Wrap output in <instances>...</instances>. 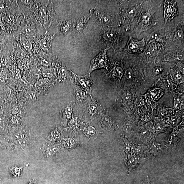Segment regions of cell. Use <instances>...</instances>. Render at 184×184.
<instances>
[{
	"mask_svg": "<svg viewBox=\"0 0 184 184\" xmlns=\"http://www.w3.org/2000/svg\"><path fill=\"white\" fill-rule=\"evenodd\" d=\"M60 75L62 78H65L67 76L68 71L64 67H60L59 70Z\"/></svg>",
	"mask_w": 184,
	"mask_h": 184,
	"instance_id": "obj_28",
	"label": "cell"
},
{
	"mask_svg": "<svg viewBox=\"0 0 184 184\" xmlns=\"http://www.w3.org/2000/svg\"><path fill=\"white\" fill-rule=\"evenodd\" d=\"M64 146L67 148H71L73 147L75 145V142L71 139H66L63 142Z\"/></svg>",
	"mask_w": 184,
	"mask_h": 184,
	"instance_id": "obj_20",
	"label": "cell"
},
{
	"mask_svg": "<svg viewBox=\"0 0 184 184\" xmlns=\"http://www.w3.org/2000/svg\"><path fill=\"white\" fill-rule=\"evenodd\" d=\"M2 123V119L0 118V124Z\"/></svg>",
	"mask_w": 184,
	"mask_h": 184,
	"instance_id": "obj_37",
	"label": "cell"
},
{
	"mask_svg": "<svg viewBox=\"0 0 184 184\" xmlns=\"http://www.w3.org/2000/svg\"><path fill=\"white\" fill-rule=\"evenodd\" d=\"M78 80L81 86L90 95L92 89V81L89 75L84 76L76 75Z\"/></svg>",
	"mask_w": 184,
	"mask_h": 184,
	"instance_id": "obj_12",
	"label": "cell"
},
{
	"mask_svg": "<svg viewBox=\"0 0 184 184\" xmlns=\"http://www.w3.org/2000/svg\"><path fill=\"white\" fill-rule=\"evenodd\" d=\"M74 21L72 20L65 21L60 25V30L63 34L68 33L73 28Z\"/></svg>",
	"mask_w": 184,
	"mask_h": 184,
	"instance_id": "obj_13",
	"label": "cell"
},
{
	"mask_svg": "<svg viewBox=\"0 0 184 184\" xmlns=\"http://www.w3.org/2000/svg\"><path fill=\"white\" fill-rule=\"evenodd\" d=\"M76 96L77 99L79 101H82L86 97V94L84 91L80 89L77 90L76 92Z\"/></svg>",
	"mask_w": 184,
	"mask_h": 184,
	"instance_id": "obj_21",
	"label": "cell"
},
{
	"mask_svg": "<svg viewBox=\"0 0 184 184\" xmlns=\"http://www.w3.org/2000/svg\"><path fill=\"white\" fill-rule=\"evenodd\" d=\"M152 66V72L154 75L158 76L162 74L165 71V66L163 64H158Z\"/></svg>",
	"mask_w": 184,
	"mask_h": 184,
	"instance_id": "obj_15",
	"label": "cell"
},
{
	"mask_svg": "<svg viewBox=\"0 0 184 184\" xmlns=\"http://www.w3.org/2000/svg\"><path fill=\"white\" fill-rule=\"evenodd\" d=\"M12 173L15 177L19 176L21 173V169L20 168L15 167L12 169Z\"/></svg>",
	"mask_w": 184,
	"mask_h": 184,
	"instance_id": "obj_30",
	"label": "cell"
},
{
	"mask_svg": "<svg viewBox=\"0 0 184 184\" xmlns=\"http://www.w3.org/2000/svg\"><path fill=\"white\" fill-rule=\"evenodd\" d=\"M51 135L52 139L54 140L59 139L60 138V134L57 129L52 131L51 133Z\"/></svg>",
	"mask_w": 184,
	"mask_h": 184,
	"instance_id": "obj_25",
	"label": "cell"
},
{
	"mask_svg": "<svg viewBox=\"0 0 184 184\" xmlns=\"http://www.w3.org/2000/svg\"><path fill=\"white\" fill-rule=\"evenodd\" d=\"M184 49L169 51L165 56L163 61L172 62L177 61L180 65L183 67Z\"/></svg>",
	"mask_w": 184,
	"mask_h": 184,
	"instance_id": "obj_10",
	"label": "cell"
},
{
	"mask_svg": "<svg viewBox=\"0 0 184 184\" xmlns=\"http://www.w3.org/2000/svg\"><path fill=\"white\" fill-rule=\"evenodd\" d=\"M147 43L144 38L134 39L131 33L124 50L129 54L139 55L144 52Z\"/></svg>",
	"mask_w": 184,
	"mask_h": 184,
	"instance_id": "obj_8",
	"label": "cell"
},
{
	"mask_svg": "<svg viewBox=\"0 0 184 184\" xmlns=\"http://www.w3.org/2000/svg\"><path fill=\"white\" fill-rule=\"evenodd\" d=\"M121 26L131 33L142 12L143 1H118Z\"/></svg>",
	"mask_w": 184,
	"mask_h": 184,
	"instance_id": "obj_2",
	"label": "cell"
},
{
	"mask_svg": "<svg viewBox=\"0 0 184 184\" xmlns=\"http://www.w3.org/2000/svg\"><path fill=\"white\" fill-rule=\"evenodd\" d=\"M158 92V89L152 90L151 91L150 94L153 100L159 97V93Z\"/></svg>",
	"mask_w": 184,
	"mask_h": 184,
	"instance_id": "obj_32",
	"label": "cell"
},
{
	"mask_svg": "<svg viewBox=\"0 0 184 184\" xmlns=\"http://www.w3.org/2000/svg\"><path fill=\"white\" fill-rule=\"evenodd\" d=\"M98 109V107L95 103H92L90 105L89 109V113L92 115L94 114L97 112Z\"/></svg>",
	"mask_w": 184,
	"mask_h": 184,
	"instance_id": "obj_26",
	"label": "cell"
},
{
	"mask_svg": "<svg viewBox=\"0 0 184 184\" xmlns=\"http://www.w3.org/2000/svg\"><path fill=\"white\" fill-rule=\"evenodd\" d=\"M139 163V158L134 156H130V158L129 159L128 161L129 172H131L135 169Z\"/></svg>",
	"mask_w": 184,
	"mask_h": 184,
	"instance_id": "obj_14",
	"label": "cell"
},
{
	"mask_svg": "<svg viewBox=\"0 0 184 184\" xmlns=\"http://www.w3.org/2000/svg\"><path fill=\"white\" fill-rule=\"evenodd\" d=\"M24 52L21 50H18L16 52V54L18 56L20 57L24 56Z\"/></svg>",
	"mask_w": 184,
	"mask_h": 184,
	"instance_id": "obj_36",
	"label": "cell"
},
{
	"mask_svg": "<svg viewBox=\"0 0 184 184\" xmlns=\"http://www.w3.org/2000/svg\"><path fill=\"white\" fill-rule=\"evenodd\" d=\"M123 98L125 100L128 101L130 100L131 98V94L129 92H125L123 95Z\"/></svg>",
	"mask_w": 184,
	"mask_h": 184,
	"instance_id": "obj_34",
	"label": "cell"
},
{
	"mask_svg": "<svg viewBox=\"0 0 184 184\" xmlns=\"http://www.w3.org/2000/svg\"><path fill=\"white\" fill-rule=\"evenodd\" d=\"M131 142L130 141H125L124 145V149L126 153L130 152L131 148Z\"/></svg>",
	"mask_w": 184,
	"mask_h": 184,
	"instance_id": "obj_29",
	"label": "cell"
},
{
	"mask_svg": "<svg viewBox=\"0 0 184 184\" xmlns=\"http://www.w3.org/2000/svg\"><path fill=\"white\" fill-rule=\"evenodd\" d=\"M90 16H85L74 21L73 28L78 33H81L86 28L90 18Z\"/></svg>",
	"mask_w": 184,
	"mask_h": 184,
	"instance_id": "obj_11",
	"label": "cell"
},
{
	"mask_svg": "<svg viewBox=\"0 0 184 184\" xmlns=\"http://www.w3.org/2000/svg\"><path fill=\"white\" fill-rule=\"evenodd\" d=\"M163 1H143L141 16L131 33L134 39H138L143 32L157 25L164 24L162 5Z\"/></svg>",
	"mask_w": 184,
	"mask_h": 184,
	"instance_id": "obj_1",
	"label": "cell"
},
{
	"mask_svg": "<svg viewBox=\"0 0 184 184\" xmlns=\"http://www.w3.org/2000/svg\"><path fill=\"white\" fill-rule=\"evenodd\" d=\"M109 49L106 48L102 49L100 53L92 60L89 75H90L92 71L99 68H104L108 70V58L107 53Z\"/></svg>",
	"mask_w": 184,
	"mask_h": 184,
	"instance_id": "obj_9",
	"label": "cell"
},
{
	"mask_svg": "<svg viewBox=\"0 0 184 184\" xmlns=\"http://www.w3.org/2000/svg\"><path fill=\"white\" fill-rule=\"evenodd\" d=\"M103 29L101 39L106 48H112L114 50L124 49L131 34L130 32L122 27Z\"/></svg>",
	"mask_w": 184,
	"mask_h": 184,
	"instance_id": "obj_4",
	"label": "cell"
},
{
	"mask_svg": "<svg viewBox=\"0 0 184 184\" xmlns=\"http://www.w3.org/2000/svg\"><path fill=\"white\" fill-rule=\"evenodd\" d=\"M40 15L41 18L44 21L46 20L48 17L46 9L45 8H43L41 10L40 12Z\"/></svg>",
	"mask_w": 184,
	"mask_h": 184,
	"instance_id": "obj_27",
	"label": "cell"
},
{
	"mask_svg": "<svg viewBox=\"0 0 184 184\" xmlns=\"http://www.w3.org/2000/svg\"><path fill=\"white\" fill-rule=\"evenodd\" d=\"M184 13L163 26V35L169 51L184 49Z\"/></svg>",
	"mask_w": 184,
	"mask_h": 184,
	"instance_id": "obj_3",
	"label": "cell"
},
{
	"mask_svg": "<svg viewBox=\"0 0 184 184\" xmlns=\"http://www.w3.org/2000/svg\"><path fill=\"white\" fill-rule=\"evenodd\" d=\"M57 151V149L56 147H48L46 150V153L48 156H51L56 153Z\"/></svg>",
	"mask_w": 184,
	"mask_h": 184,
	"instance_id": "obj_24",
	"label": "cell"
},
{
	"mask_svg": "<svg viewBox=\"0 0 184 184\" xmlns=\"http://www.w3.org/2000/svg\"><path fill=\"white\" fill-rule=\"evenodd\" d=\"M102 121L103 124L108 127H110L112 124L110 118L107 115H104L102 118Z\"/></svg>",
	"mask_w": 184,
	"mask_h": 184,
	"instance_id": "obj_22",
	"label": "cell"
},
{
	"mask_svg": "<svg viewBox=\"0 0 184 184\" xmlns=\"http://www.w3.org/2000/svg\"><path fill=\"white\" fill-rule=\"evenodd\" d=\"M73 112V109L70 105H69L65 109L64 114L65 117L67 119H69Z\"/></svg>",
	"mask_w": 184,
	"mask_h": 184,
	"instance_id": "obj_23",
	"label": "cell"
},
{
	"mask_svg": "<svg viewBox=\"0 0 184 184\" xmlns=\"http://www.w3.org/2000/svg\"><path fill=\"white\" fill-rule=\"evenodd\" d=\"M20 33L27 36H32L35 34V31L34 27L31 26H25L23 27L20 32Z\"/></svg>",
	"mask_w": 184,
	"mask_h": 184,
	"instance_id": "obj_17",
	"label": "cell"
},
{
	"mask_svg": "<svg viewBox=\"0 0 184 184\" xmlns=\"http://www.w3.org/2000/svg\"><path fill=\"white\" fill-rule=\"evenodd\" d=\"M52 40L51 37L48 39H42L40 42V45L42 47L45 49L48 50L50 46V42Z\"/></svg>",
	"mask_w": 184,
	"mask_h": 184,
	"instance_id": "obj_19",
	"label": "cell"
},
{
	"mask_svg": "<svg viewBox=\"0 0 184 184\" xmlns=\"http://www.w3.org/2000/svg\"><path fill=\"white\" fill-rule=\"evenodd\" d=\"M96 132L95 129V128L90 126L87 128V133L90 136H92L94 135Z\"/></svg>",
	"mask_w": 184,
	"mask_h": 184,
	"instance_id": "obj_31",
	"label": "cell"
},
{
	"mask_svg": "<svg viewBox=\"0 0 184 184\" xmlns=\"http://www.w3.org/2000/svg\"><path fill=\"white\" fill-rule=\"evenodd\" d=\"M143 184H152L151 183L149 176H147L145 180L143 182Z\"/></svg>",
	"mask_w": 184,
	"mask_h": 184,
	"instance_id": "obj_35",
	"label": "cell"
},
{
	"mask_svg": "<svg viewBox=\"0 0 184 184\" xmlns=\"http://www.w3.org/2000/svg\"><path fill=\"white\" fill-rule=\"evenodd\" d=\"M177 2L178 1L174 0L163 1V15L164 24L170 22L180 15Z\"/></svg>",
	"mask_w": 184,
	"mask_h": 184,
	"instance_id": "obj_7",
	"label": "cell"
},
{
	"mask_svg": "<svg viewBox=\"0 0 184 184\" xmlns=\"http://www.w3.org/2000/svg\"><path fill=\"white\" fill-rule=\"evenodd\" d=\"M132 123L130 122H126L125 125V130L127 131H129L131 130L132 128Z\"/></svg>",
	"mask_w": 184,
	"mask_h": 184,
	"instance_id": "obj_33",
	"label": "cell"
},
{
	"mask_svg": "<svg viewBox=\"0 0 184 184\" xmlns=\"http://www.w3.org/2000/svg\"><path fill=\"white\" fill-rule=\"evenodd\" d=\"M29 144V141L26 139H22L16 140L15 142V147L17 149L26 147Z\"/></svg>",
	"mask_w": 184,
	"mask_h": 184,
	"instance_id": "obj_18",
	"label": "cell"
},
{
	"mask_svg": "<svg viewBox=\"0 0 184 184\" xmlns=\"http://www.w3.org/2000/svg\"><path fill=\"white\" fill-rule=\"evenodd\" d=\"M112 75L114 78H121L123 75L122 68L117 65H114L112 70Z\"/></svg>",
	"mask_w": 184,
	"mask_h": 184,
	"instance_id": "obj_16",
	"label": "cell"
},
{
	"mask_svg": "<svg viewBox=\"0 0 184 184\" xmlns=\"http://www.w3.org/2000/svg\"><path fill=\"white\" fill-rule=\"evenodd\" d=\"M168 51L164 40L154 39L147 42L144 52L139 56L148 62L157 63L163 61Z\"/></svg>",
	"mask_w": 184,
	"mask_h": 184,
	"instance_id": "obj_5",
	"label": "cell"
},
{
	"mask_svg": "<svg viewBox=\"0 0 184 184\" xmlns=\"http://www.w3.org/2000/svg\"><path fill=\"white\" fill-rule=\"evenodd\" d=\"M119 5L111 10L99 12L95 9L90 10V16L103 28L121 27L119 18Z\"/></svg>",
	"mask_w": 184,
	"mask_h": 184,
	"instance_id": "obj_6",
	"label": "cell"
}]
</instances>
